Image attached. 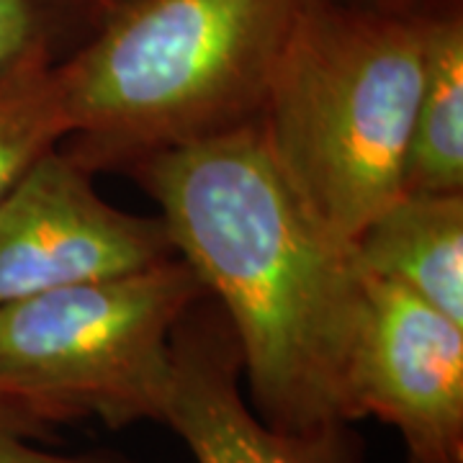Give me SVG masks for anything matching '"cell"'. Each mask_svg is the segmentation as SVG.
<instances>
[{"label": "cell", "instance_id": "6da1fadb", "mask_svg": "<svg viewBox=\"0 0 463 463\" xmlns=\"http://www.w3.org/2000/svg\"><path fill=\"white\" fill-rule=\"evenodd\" d=\"M175 255L219 298L252 410L270 428L350 425L364 273L298 203L258 121L134 163Z\"/></svg>", "mask_w": 463, "mask_h": 463}, {"label": "cell", "instance_id": "7a4b0ae2", "mask_svg": "<svg viewBox=\"0 0 463 463\" xmlns=\"http://www.w3.org/2000/svg\"><path fill=\"white\" fill-rule=\"evenodd\" d=\"M425 60V8L304 0L258 114L265 147L319 230L350 250L402 196Z\"/></svg>", "mask_w": 463, "mask_h": 463}, {"label": "cell", "instance_id": "3957f363", "mask_svg": "<svg viewBox=\"0 0 463 463\" xmlns=\"http://www.w3.org/2000/svg\"><path fill=\"white\" fill-rule=\"evenodd\" d=\"M304 0H121L57 62L90 173L258 118Z\"/></svg>", "mask_w": 463, "mask_h": 463}, {"label": "cell", "instance_id": "277c9868", "mask_svg": "<svg viewBox=\"0 0 463 463\" xmlns=\"http://www.w3.org/2000/svg\"><path fill=\"white\" fill-rule=\"evenodd\" d=\"M206 297L183 258L0 307V392L47 425L160 417L173 337Z\"/></svg>", "mask_w": 463, "mask_h": 463}, {"label": "cell", "instance_id": "5b68a950", "mask_svg": "<svg viewBox=\"0 0 463 463\" xmlns=\"http://www.w3.org/2000/svg\"><path fill=\"white\" fill-rule=\"evenodd\" d=\"M170 258L165 222L116 209L60 147L0 199V307Z\"/></svg>", "mask_w": 463, "mask_h": 463}, {"label": "cell", "instance_id": "8992f818", "mask_svg": "<svg viewBox=\"0 0 463 463\" xmlns=\"http://www.w3.org/2000/svg\"><path fill=\"white\" fill-rule=\"evenodd\" d=\"M347 397L353 420L397 428L410 456L463 463V325L364 273Z\"/></svg>", "mask_w": 463, "mask_h": 463}, {"label": "cell", "instance_id": "52a82bcc", "mask_svg": "<svg viewBox=\"0 0 463 463\" xmlns=\"http://www.w3.org/2000/svg\"><path fill=\"white\" fill-rule=\"evenodd\" d=\"M232 332L183 322L157 422L181 438L196 463H361L350 425L288 432L270 428L242 394Z\"/></svg>", "mask_w": 463, "mask_h": 463}, {"label": "cell", "instance_id": "ba28073f", "mask_svg": "<svg viewBox=\"0 0 463 463\" xmlns=\"http://www.w3.org/2000/svg\"><path fill=\"white\" fill-rule=\"evenodd\" d=\"M364 273L463 325V194H402L350 245Z\"/></svg>", "mask_w": 463, "mask_h": 463}, {"label": "cell", "instance_id": "9c48e42d", "mask_svg": "<svg viewBox=\"0 0 463 463\" xmlns=\"http://www.w3.org/2000/svg\"><path fill=\"white\" fill-rule=\"evenodd\" d=\"M402 194H463L461 0L425 8V60Z\"/></svg>", "mask_w": 463, "mask_h": 463}, {"label": "cell", "instance_id": "30bf717a", "mask_svg": "<svg viewBox=\"0 0 463 463\" xmlns=\"http://www.w3.org/2000/svg\"><path fill=\"white\" fill-rule=\"evenodd\" d=\"M72 132L50 39L0 70V199Z\"/></svg>", "mask_w": 463, "mask_h": 463}, {"label": "cell", "instance_id": "8fae6325", "mask_svg": "<svg viewBox=\"0 0 463 463\" xmlns=\"http://www.w3.org/2000/svg\"><path fill=\"white\" fill-rule=\"evenodd\" d=\"M47 422L0 392V463H129L106 453H60L44 448Z\"/></svg>", "mask_w": 463, "mask_h": 463}, {"label": "cell", "instance_id": "7c38bea8", "mask_svg": "<svg viewBox=\"0 0 463 463\" xmlns=\"http://www.w3.org/2000/svg\"><path fill=\"white\" fill-rule=\"evenodd\" d=\"M39 39H47L39 0H0V70Z\"/></svg>", "mask_w": 463, "mask_h": 463}, {"label": "cell", "instance_id": "4fadbf2b", "mask_svg": "<svg viewBox=\"0 0 463 463\" xmlns=\"http://www.w3.org/2000/svg\"><path fill=\"white\" fill-rule=\"evenodd\" d=\"M347 5H361V8H376V11H394V14H414L428 8L435 0H340Z\"/></svg>", "mask_w": 463, "mask_h": 463}, {"label": "cell", "instance_id": "5bb4252c", "mask_svg": "<svg viewBox=\"0 0 463 463\" xmlns=\"http://www.w3.org/2000/svg\"><path fill=\"white\" fill-rule=\"evenodd\" d=\"M407 463H461V461H446V458H428V456H410Z\"/></svg>", "mask_w": 463, "mask_h": 463}, {"label": "cell", "instance_id": "9a60e30c", "mask_svg": "<svg viewBox=\"0 0 463 463\" xmlns=\"http://www.w3.org/2000/svg\"><path fill=\"white\" fill-rule=\"evenodd\" d=\"M96 3H100V5H103L106 11H111L114 5H118V3H121V0H96Z\"/></svg>", "mask_w": 463, "mask_h": 463}]
</instances>
